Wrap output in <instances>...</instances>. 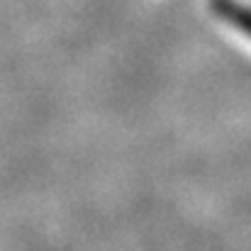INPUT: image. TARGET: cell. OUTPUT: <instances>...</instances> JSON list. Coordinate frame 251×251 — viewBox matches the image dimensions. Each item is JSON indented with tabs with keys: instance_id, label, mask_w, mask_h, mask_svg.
<instances>
[{
	"instance_id": "6da1fadb",
	"label": "cell",
	"mask_w": 251,
	"mask_h": 251,
	"mask_svg": "<svg viewBox=\"0 0 251 251\" xmlns=\"http://www.w3.org/2000/svg\"><path fill=\"white\" fill-rule=\"evenodd\" d=\"M212 10L222 20H227L232 27L242 29L244 34L251 37V7H244L237 0H212Z\"/></svg>"
}]
</instances>
